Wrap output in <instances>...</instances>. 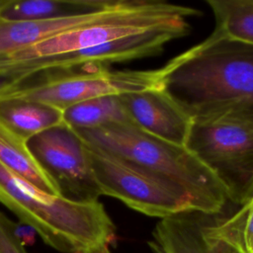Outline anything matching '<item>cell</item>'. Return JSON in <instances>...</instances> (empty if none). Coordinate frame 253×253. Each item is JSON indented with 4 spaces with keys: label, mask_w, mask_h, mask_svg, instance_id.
Wrapping results in <instances>:
<instances>
[{
    "label": "cell",
    "mask_w": 253,
    "mask_h": 253,
    "mask_svg": "<svg viewBox=\"0 0 253 253\" xmlns=\"http://www.w3.org/2000/svg\"><path fill=\"white\" fill-rule=\"evenodd\" d=\"M0 203L59 252L113 253L116 225L99 200L45 193L0 163Z\"/></svg>",
    "instance_id": "6da1fadb"
},
{
    "label": "cell",
    "mask_w": 253,
    "mask_h": 253,
    "mask_svg": "<svg viewBox=\"0 0 253 253\" xmlns=\"http://www.w3.org/2000/svg\"><path fill=\"white\" fill-rule=\"evenodd\" d=\"M163 90L191 118L253 101V46L211 34L170 59Z\"/></svg>",
    "instance_id": "7a4b0ae2"
},
{
    "label": "cell",
    "mask_w": 253,
    "mask_h": 253,
    "mask_svg": "<svg viewBox=\"0 0 253 253\" xmlns=\"http://www.w3.org/2000/svg\"><path fill=\"white\" fill-rule=\"evenodd\" d=\"M84 142L131 161L181 187L199 211L219 214L227 203L222 185L186 146L157 138L133 125L75 129Z\"/></svg>",
    "instance_id": "3957f363"
},
{
    "label": "cell",
    "mask_w": 253,
    "mask_h": 253,
    "mask_svg": "<svg viewBox=\"0 0 253 253\" xmlns=\"http://www.w3.org/2000/svg\"><path fill=\"white\" fill-rule=\"evenodd\" d=\"M186 147L216 177L227 200L253 197V101L192 118Z\"/></svg>",
    "instance_id": "277c9868"
},
{
    "label": "cell",
    "mask_w": 253,
    "mask_h": 253,
    "mask_svg": "<svg viewBox=\"0 0 253 253\" xmlns=\"http://www.w3.org/2000/svg\"><path fill=\"white\" fill-rule=\"evenodd\" d=\"M166 71V65L146 70H45L42 71V77L37 83L20 84L0 95V99H26L64 111L71 106L99 97L161 90Z\"/></svg>",
    "instance_id": "5b68a950"
},
{
    "label": "cell",
    "mask_w": 253,
    "mask_h": 253,
    "mask_svg": "<svg viewBox=\"0 0 253 253\" xmlns=\"http://www.w3.org/2000/svg\"><path fill=\"white\" fill-rule=\"evenodd\" d=\"M85 144L102 196L113 197L138 212L160 219L199 211L192 197L170 180L131 161Z\"/></svg>",
    "instance_id": "8992f818"
},
{
    "label": "cell",
    "mask_w": 253,
    "mask_h": 253,
    "mask_svg": "<svg viewBox=\"0 0 253 253\" xmlns=\"http://www.w3.org/2000/svg\"><path fill=\"white\" fill-rule=\"evenodd\" d=\"M27 145L59 196L76 202L98 201L102 196L86 144L75 129L62 123L31 137Z\"/></svg>",
    "instance_id": "52a82bcc"
},
{
    "label": "cell",
    "mask_w": 253,
    "mask_h": 253,
    "mask_svg": "<svg viewBox=\"0 0 253 253\" xmlns=\"http://www.w3.org/2000/svg\"><path fill=\"white\" fill-rule=\"evenodd\" d=\"M190 30V24L163 27L121 38L93 47L15 62L12 64V68L27 74L45 70L107 68L112 63L160 54L167 43L187 36Z\"/></svg>",
    "instance_id": "ba28073f"
},
{
    "label": "cell",
    "mask_w": 253,
    "mask_h": 253,
    "mask_svg": "<svg viewBox=\"0 0 253 253\" xmlns=\"http://www.w3.org/2000/svg\"><path fill=\"white\" fill-rule=\"evenodd\" d=\"M120 99L135 126L157 138L186 146L192 118L163 89L124 94Z\"/></svg>",
    "instance_id": "9c48e42d"
},
{
    "label": "cell",
    "mask_w": 253,
    "mask_h": 253,
    "mask_svg": "<svg viewBox=\"0 0 253 253\" xmlns=\"http://www.w3.org/2000/svg\"><path fill=\"white\" fill-rule=\"evenodd\" d=\"M211 215L187 211L161 218L152 231L148 246L154 253H237L207 234L206 227Z\"/></svg>",
    "instance_id": "30bf717a"
},
{
    "label": "cell",
    "mask_w": 253,
    "mask_h": 253,
    "mask_svg": "<svg viewBox=\"0 0 253 253\" xmlns=\"http://www.w3.org/2000/svg\"><path fill=\"white\" fill-rule=\"evenodd\" d=\"M0 123L25 140L58 126L63 122V111L20 98L0 99Z\"/></svg>",
    "instance_id": "8fae6325"
},
{
    "label": "cell",
    "mask_w": 253,
    "mask_h": 253,
    "mask_svg": "<svg viewBox=\"0 0 253 253\" xmlns=\"http://www.w3.org/2000/svg\"><path fill=\"white\" fill-rule=\"evenodd\" d=\"M112 0H8L0 8V20L31 21L78 17L99 12Z\"/></svg>",
    "instance_id": "7c38bea8"
},
{
    "label": "cell",
    "mask_w": 253,
    "mask_h": 253,
    "mask_svg": "<svg viewBox=\"0 0 253 253\" xmlns=\"http://www.w3.org/2000/svg\"><path fill=\"white\" fill-rule=\"evenodd\" d=\"M0 163L42 191L58 195L51 179L38 164L28 148L27 140L0 123Z\"/></svg>",
    "instance_id": "4fadbf2b"
},
{
    "label": "cell",
    "mask_w": 253,
    "mask_h": 253,
    "mask_svg": "<svg viewBox=\"0 0 253 253\" xmlns=\"http://www.w3.org/2000/svg\"><path fill=\"white\" fill-rule=\"evenodd\" d=\"M217 38L253 46V0H207Z\"/></svg>",
    "instance_id": "5bb4252c"
},
{
    "label": "cell",
    "mask_w": 253,
    "mask_h": 253,
    "mask_svg": "<svg viewBox=\"0 0 253 253\" xmlns=\"http://www.w3.org/2000/svg\"><path fill=\"white\" fill-rule=\"evenodd\" d=\"M63 122L73 129L93 128L112 124L133 125L120 95L99 97L71 106L63 111Z\"/></svg>",
    "instance_id": "9a60e30c"
},
{
    "label": "cell",
    "mask_w": 253,
    "mask_h": 253,
    "mask_svg": "<svg viewBox=\"0 0 253 253\" xmlns=\"http://www.w3.org/2000/svg\"><path fill=\"white\" fill-rule=\"evenodd\" d=\"M217 215H211L206 227L207 234L237 253H253V197L232 215L226 218Z\"/></svg>",
    "instance_id": "2e32d148"
},
{
    "label": "cell",
    "mask_w": 253,
    "mask_h": 253,
    "mask_svg": "<svg viewBox=\"0 0 253 253\" xmlns=\"http://www.w3.org/2000/svg\"><path fill=\"white\" fill-rule=\"evenodd\" d=\"M0 253H29L19 234V226L0 211Z\"/></svg>",
    "instance_id": "e0dca14e"
},
{
    "label": "cell",
    "mask_w": 253,
    "mask_h": 253,
    "mask_svg": "<svg viewBox=\"0 0 253 253\" xmlns=\"http://www.w3.org/2000/svg\"><path fill=\"white\" fill-rule=\"evenodd\" d=\"M30 74L0 70V95L18 87Z\"/></svg>",
    "instance_id": "ac0fdd59"
},
{
    "label": "cell",
    "mask_w": 253,
    "mask_h": 253,
    "mask_svg": "<svg viewBox=\"0 0 253 253\" xmlns=\"http://www.w3.org/2000/svg\"><path fill=\"white\" fill-rule=\"evenodd\" d=\"M7 1H8V0H0V8L3 7V6L7 3Z\"/></svg>",
    "instance_id": "d6986e66"
}]
</instances>
